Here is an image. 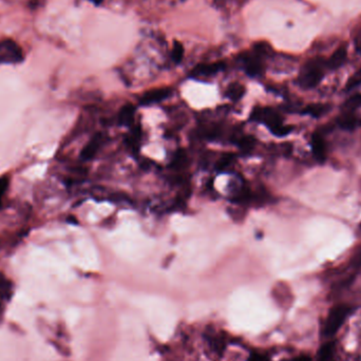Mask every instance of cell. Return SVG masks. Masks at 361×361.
<instances>
[{"instance_id":"6da1fadb","label":"cell","mask_w":361,"mask_h":361,"mask_svg":"<svg viewBox=\"0 0 361 361\" xmlns=\"http://www.w3.org/2000/svg\"><path fill=\"white\" fill-rule=\"evenodd\" d=\"M325 69H327L326 60L321 57L307 60L299 74V86L303 89H313L317 87L324 77Z\"/></svg>"},{"instance_id":"7a4b0ae2","label":"cell","mask_w":361,"mask_h":361,"mask_svg":"<svg viewBox=\"0 0 361 361\" xmlns=\"http://www.w3.org/2000/svg\"><path fill=\"white\" fill-rule=\"evenodd\" d=\"M352 313V307L345 304H338L330 310L326 318V321L323 326L322 335L324 337L334 336L339 328L342 326L346 318Z\"/></svg>"},{"instance_id":"3957f363","label":"cell","mask_w":361,"mask_h":361,"mask_svg":"<svg viewBox=\"0 0 361 361\" xmlns=\"http://www.w3.org/2000/svg\"><path fill=\"white\" fill-rule=\"evenodd\" d=\"M23 49L16 41L5 39L0 42V62L2 63H19L24 60Z\"/></svg>"},{"instance_id":"277c9868","label":"cell","mask_w":361,"mask_h":361,"mask_svg":"<svg viewBox=\"0 0 361 361\" xmlns=\"http://www.w3.org/2000/svg\"><path fill=\"white\" fill-rule=\"evenodd\" d=\"M170 94H171V89H169V88L152 89L150 91L146 92L143 95L141 99V103L143 105H150V104L162 102V101L166 100L167 98H169V95Z\"/></svg>"},{"instance_id":"5b68a950","label":"cell","mask_w":361,"mask_h":361,"mask_svg":"<svg viewBox=\"0 0 361 361\" xmlns=\"http://www.w3.org/2000/svg\"><path fill=\"white\" fill-rule=\"evenodd\" d=\"M337 124L343 130L352 131L361 127V118L353 112H346L341 116H339Z\"/></svg>"},{"instance_id":"8992f818","label":"cell","mask_w":361,"mask_h":361,"mask_svg":"<svg viewBox=\"0 0 361 361\" xmlns=\"http://www.w3.org/2000/svg\"><path fill=\"white\" fill-rule=\"evenodd\" d=\"M225 63L224 62H214V63H202V65L197 66L193 74L197 76H210L212 74H216L221 70L224 69Z\"/></svg>"},{"instance_id":"52a82bcc","label":"cell","mask_w":361,"mask_h":361,"mask_svg":"<svg viewBox=\"0 0 361 361\" xmlns=\"http://www.w3.org/2000/svg\"><path fill=\"white\" fill-rule=\"evenodd\" d=\"M346 56H347L346 47H344V46L339 47L331 55V57L326 60L327 69L336 70L338 68H340L345 62Z\"/></svg>"},{"instance_id":"ba28073f","label":"cell","mask_w":361,"mask_h":361,"mask_svg":"<svg viewBox=\"0 0 361 361\" xmlns=\"http://www.w3.org/2000/svg\"><path fill=\"white\" fill-rule=\"evenodd\" d=\"M312 149L318 161L323 162L326 157V145L320 133L315 132L312 136Z\"/></svg>"},{"instance_id":"9c48e42d","label":"cell","mask_w":361,"mask_h":361,"mask_svg":"<svg viewBox=\"0 0 361 361\" xmlns=\"http://www.w3.org/2000/svg\"><path fill=\"white\" fill-rule=\"evenodd\" d=\"M336 342H325L319 348L317 354V361H336Z\"/></svg>"},{"instance_id":"30bf717a","label":"cell","mask_w":361,"mask_h":361,"mask_svg":"<svg viewBox=\"0 0 361 361\" xmlns=\"http://www.w3.org/2000/svg\"><path fill=\"white\" fill-rule=\"evenodd\" d=\"M259 56H246L244 58V65H245V70L247 72V74L251 76L258 75V74L261 73L262 71V65L258 58Z\"/></svg>"},{"instance_id":"8fae6325","label":"cell","mask_w":361,"mask_h":361,"mask_svg":"<svg viewBox=\"0 0 361 361\" xmlns=\"http://www.w3.org/2000/svg\"><path fill=\"white\" fill-rule=\"evenodd\" d=\"M100 142H101L100 136H94L93 139L84 146L80 153L83 160H90V158H92L95 155V153H97V151L99 150Z\"/></svg>"},{"instance_id":"7c38bea8","label":"cell","mask_w":361,"mask_h":361,"mask_svg":"<svg viewBox=\"0 0 361 361\" xmlns=\"http://www.w3.org/2000/svg\"><path fill=\"white\" fill-rule=\"evenodd\" d=\"M328 111V106L322 104H315L310 105L305 108L306 114H310L313 118H320Z\"/></svg>"},{"instance_id":"4fadbf2b","label":"cell","mask_w":361,"mask_h":361,"mask_svg":"<svg viewBox=\"0 0 361 361\" xmlns=\"http://www.w3.org/2000/svg\"><path fill=\"white\" fill-rule=\"evenodd\" d=\"M134 107L130 104H127L122 108L120 113V121L122 124H130L134 118Z\"/></svg>"},{"instance_id":"5bb4252c","label":"cell","mask_w":361,"mask_h":361,"mask_svg":"<svg viewBox=\"0 0 361 361\" xmlns=\"http://www.w3.org/2000/svg\"><path fill=\"white\" fill-rule=\"evenodd\" d=\"M171 57H172L173 61L176 62V63L182 61V59H183V57H184V47H183L182 44H180V42L175 41L174 44H173Z\"/></svg>"},{"instance_id":"9a60e30c","label":"cell","mask_w":361,"mask_h":361,"mask_svg":"<svg viewBox=\"0 0 361 361\" xmlns=\"http://www.w3.org/2000/svg\"><path fill=\"white\" fill-rule=\"evenodd\" d=\"M244 87L241 86L239 83H235L232 86L229 87L228 89V95L229 98L232 100H239L240 98H242V95L244 94Z\"/></svg>"},{"instance_id":"2e32d148","label":"cell","mask_w":361,"mask_h":361,"mask_svg":"<svg viewBox=\"0 0 361 361\" xmlns=\"http://www.w3.org/2000/svg\"><path fill=\"white\" fill-rule=\"evenodd\" d=\"M361 84V69L355 72L346 82V90H352Z\"/></svg>"},{"instance_id":"e0dca14e","label":"cell","mask_w":361,"mask_h":361,"mask_svg":"<svg viewBox=\"0 0 361 361\" xmlns=\"http://www.w3.org/2000/svg\"><path fill=\"white\" fill-rule=\"evenodd\" d=\"M9 184H10V179L7 175L0 177V207H2V205H3V200L7 193Z\"/></svg>"},{"instance_id":"ac0fdd59","label":"cell","mask_w":361,"mask_h":361,"mask_svg":"<svg viewBox=\"0 0 361 361\" xmlns=\"http://www.w3.org/2000/svg\"><path fill=\"white\" fill-rule=\"evenodd\" d=\"M345 106L349 109H356L361 107V94L354 95L353 98H351L345 103Z\"/></svg>"},{"instance_id":"d6986e66","label":"cell","mask_w":361,"mask_h":361,"mask_svg":"<svg viewBox=\"0 0 361 361\" xmlns=\"http://www.w3.org/2000/svg\"><path fill=\"white\" fill-rule=\"evenodd\" d=\"M248 361H269V357L267 355L260 354V353H252L249 356Z\"/></svg>"},{"instance_id":"ffe728a7","label":"cell","mask_w":361,"mask_h":361,"mask_svg":"<svg viewBox=\"0 0 361 361\" xmlns=\"http://www.w3.org/2000/svg\"><path fill=\"white\" fill-rule=\"evenodd\" d=\"M289 361H312L311 357L310 356H306V355H300V356H297L295 358H292L291 360Z\"/></svg>"},{"instance_id":"44dd1931","label":"cell","mask_w":361,"mask_h":361,"mask_svg":"<svg viewBox=\"0 0 361 361\" xmlns=\"http://www.w3.org/2000/svg\"><path fill=\"white\" fill-rule=\"evenodd\" d=\"M91 2L94 4V5H101L103 3V0H91Z\"/></svg>"}]
</instances>
